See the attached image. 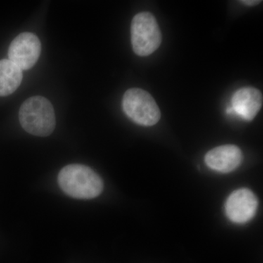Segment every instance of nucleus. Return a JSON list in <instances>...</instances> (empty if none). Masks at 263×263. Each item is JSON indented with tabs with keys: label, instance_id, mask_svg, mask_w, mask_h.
Returning a JSON list of instances; mask_svg holds the SVG:
<instances>
[{
	"label": "nucleus",
	"instance_id": "9",
	"mask_svg": "<svg viewBox=\"0 0 263 263\" xmlns=\"http://www.w3.org/2000/svg\"><path fill=\"white\" fill-rule=\"evenodd\" d=\"M23 79L22 70L9 60H0V97L8 96L18 89Z\"/></svg>",
	"mask_w": 263,
	"mask_h": 263
},
{
	"label": "nucleus",
	"instance_id": "6",
	"mask_svg": "<svg viewBox=\"0 0 263 263\" xmlns=\"http://www.w3.org/2000/svg\"><path fill=\"white\" fill-rule=\"evenodd\" d=\"M258 206L257 197L247 188L235 190L228 197L226 204L227 216L230 221L243 224L252 219Z\"/></svg>",
	"mask_w": 263,
	"mask_h": 263
},
{
	"label": "nucleus",
	"instance_id": "2",
	"mask_svg": "<svg viewBox=\"0 0 263 263\" xmlns=\"http://www.w3.org/2000/svg\"><path fill=\"white\" fill-rule=\"evenodd\" d=\"M18 117L24 130L33 136H50L56 126L53 105L49 100L41 96L27 99L21 106Z\"/></svg>",
	"mask_w": 263,
	"mask_h": 263
},
{
	"label": "nucleus",
	"instance_id": "7",
	"mask_svg": "<svg viewBox=\"0 0 263 263\" xmlns=\"http://www.w3.org/2000/svg\"><path fill=\"white\" fill-rule=\"evenodd\" d=\"M243 160L241 150L235 145H223L209 151L205 162L211 169L217 172H232L238 168Z\"/></svg>",
	"mask_w": 263,
	"mask_h": 263
},
{
	"label": "nucleus",
	"instance_id": "1",
	"mask_svg": "<svg viewBox=\"0 0 263 263\" xmlns=\"http://www.w3.org/2000/svg\"><path fill=\"white\" fill-rule=\"evenodd\" d=\"M58 183L62 191L71 197L90 200L103 192V179L91 167L84 164L65 166L58 175Z\"/></svg>",
	"mask_w": 263,
	"mask_h": 263
},
{
	"label": "nucleus",
	"instance_id": "5",
	"mask_svg": "<svg viewBox=\"0 0 263 263\" xmlns=\"http://www.w3.org/2000/svg\"><path fill=\"white\" fill-rule=\"evenodd\" d=\"M41 53L39 38L31 32L19 34L10 43L8 60L22 70H29L35 65Z\"/></svg>",
	"mask_w": 263,
	"mask_h": 263
},
{
	"label": "nucleus",
	"instance_id": "10",
	"mask_svg": "<svg viewBox=\"0 0 263 263\" xmlns=\"http://www.w3.org/2000/svg\"><path fill=\"white\" fill-rule=\"evenodd\" d=\"M240 3L247 5V6H254V5H259V3H262V1L260 0H243V1H240Z\"/></svg>",
	"mask_w": 263,
	"mask_h": 263
},
{
	"label": "nucleus",
	"instance_id": "3",
	"mask_svg": "<svg viewBox=\"0 0 263 263\" xmlns=\"http://www.w3.org/2000/svg\"><path fill=\"white\" fill-rule=\"evenodd\" d=\"M131 43L133 51L140 57L149 56L160 47L162 33L152 13L142 12L135 15L131 24Z\"/></svg>",
	"mask_w": 263,
	"mask_h": 263
},
{
	"label": "nucleus",
	"instance_id": "8",
	"mask_svg": "<svg viewBox=\"0 0 263 263\" xmlns=\"http://www.w3.org/2000/svg\"><path fill=\"white\" fill-rule=\"evenodd\" d=\"M231 103L235 114L247 122H251L262 108V95L259 89L247 86L235 91Z\"/></svg>",
	"mask_w": 263,
	"mask_h": 263
},
{
	"label": "nucleus",
	"instance_id": "4",
	"mask_svg": "<svg viewBox=\"0 0 263 263\" xmlns=\"http://www.w3.org/2000/svg\"><path fill=\"white\" fill-rule=\"evenodd\" d=\"M122 108L133 122L145 127L155 125L161 118L160 108L153 97L138 88L126 91L123 97Z\"/></svg>",
	"mask_w": 263,
	"mask_h": 263
}]
</instances>
